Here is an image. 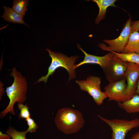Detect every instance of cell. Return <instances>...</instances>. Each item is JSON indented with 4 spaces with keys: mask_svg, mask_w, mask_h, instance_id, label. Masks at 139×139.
<instances>
[{
    "mask_svg": "<svg viewBox=\"0 0 139 139\" xmlns=\"http://www.w3.org/2000/svg\"><path fill=\"white\" fill-rule=\"evenodd\" d=\"M10 75L14 78V82L11 85L7 87L5 90L10 100L8 106L0 114V118H4L8 112L13 115L15 113L14 106L16 102L22 103L26 100L27 83L25 77L18 71L15 67H13Z\"/></svg>",
    "mask_w": 139,
    "mask_h": 139,
    "instance_id": "cell-1",
    "label": "cell"
},
{
    "mask_svg": "<svg viewBox=\"0 0 139 139\" xmlns=\"http://www.w3.org/2000/svg\"><path fill=\"white\" fill-rule=\"evenodd\" d=\"M55 123L59 130L68 135L79 131L83 127L85 121L81 112L65 107L58 110L55 118Z\"/></svg>",
    "mask_w": 139,
    "mask_h": 139,
    "instance_id": "cell-2",
    "label": "cell"
},
{
    "mask_svg": "<svg viewBox=\"0 0 139 139\" xmlns=\"http://www.w3.org/2000/svg\"><path fill=\"white\" fill-rule=\"evenodd\" d=\"M46 50L48 52L51 59V63L48 68L47 74L39 78L35 83L43 81L45 83L49 76L52 75L56 70L60 67L65 68L68 72L69 75L68 82L75 78L74 63L79 58V56L76 55L69 57L60 53L52 51L49 49Z\"/></svg>",
    "mask_w": 139,
    "mask_h": 139,
    "instance_id": "cell-3",
    "label": "cell"
},
{
    "mask_svg": "<svg viewBox=\"0 0 139 139\" xmlns=\"http://www.w3.org/2000/svg\"><path fill=\"white\" fill-rule=\"evenodd\" d=\"M98 117L110 127L112 139H125L128 133L139 126V119L128 120L121 119H108L98 115Z\"/></svg>",
    "mask_w": 139,
    "mask_h": 139,
    "instance_id": "cell-4",
    "label": "cell"
},
{
    "mask_svg": "<svg viewBox=\"0 0 139 139\" xmlns=\"http://www.w3.org/2000/svg\"><path fill=\"white\" fill-rule=\"evenodd\" d=\"M75 82L81 90L87 92L92 97L97 105H101L104 100L107 98L105 92L101 91L100 77L91 76L87 77L86 80H76Z\"/></svg>",
    "mask_w": 139,
    "mask_h": 139,
    "instance_id": "cell-5",
    "label": "cell"
},
{
    "mask_svg": "<svg viewBox=\"0 0 139 139\" xmlns=\"http://www.w3.org/2000/svg\"><path fill=\"white\" fill-rule=\"evenodd\" d=\"M131 18L127 20L119 36L113 40H103L108 46L103 43H100L99 46L105 51L111 50L118 53H121L126 45L131 34Z\"/></svg>",
    "mask_w": 139,
    "mask_h": 139,
    "instance_id": "cell-6",
    "label": "cell"
},
{
    "mask_svg": "<svg viewBox=\"0 0 139 139\" xmlns=\"http://www.w3.org/2000/svg\"><path fill=\"white\" fill-rule=\"evenodd\" d=\"M128 65L127 62L123 61L115 55L104 71L109 83L124 78Z\"/></svg>",
    "mask_w": 139,
    "mask_h": 139,
    "instance_id": "cell-7",
    "label": "cell"
},
{
    "mask_svg": "<svg viewBox=\"0 0 139 139\" xmlns=\"http://www.w3.org/2000/svg\"><path fill=\"white\" fill-rule=\"evenodd\" d=\"M127 86L124 77L119 80L109 83L104 88V92L109 101L122 102L127 100L126 93Z\"/></svg>",
    "mask_w": 139,
    "mask_h": 139,
    "instance_id": "cell-8",
    "label": "cell"
},
{
    "mask_svg": "<svg viewBox=\"0 0 139 139\" xmlns=\"http://www.w3.org/2000/svg\"><path fill=\"white\" fill-rule=\"evenodd\" d=\"M128 64L124 77L127 85L126 93L127 100L135 94L137 83L139 77V65L130 62H128Z\"/></svg>",
    "mask_w": 139,
    "mask_h": 139,
    "instance_id": "cell-9",
    "label": "cell"
},
{
    "mask_svg": "<svg viewBox=\"0 0 139 139\" xmlns=\"http://www.w3.org/2000/svg\"><path fill=\"white\" fill-rule=\"evenodd\" d=\"M78 48L81 50L84 54L85 56L83 60L78 64L75 65V68L85 64H97L101 67L103 72L115 56V54L111 51H109L104 56H99L87 53L79 45Z\"/></svg>",
    "mask_w": 139,
    "mask_h": 139,
    "instance_id": "cell-10",
    "label": "cell"
},
{
    "mask_svg": "<svg viewBox=\"0 0 139 139\" xmlns=\"http://www.w3.org/2000/svg\"><path fill=\"white\" fill-rule=\"evenodd\" d=\"M118 105L127 113L139 112V95L135 94L128 100L118 103Z\"/></svg>",
    "mask_w": 139,
    "mask_h": 139,
    "instance_id": "cell-11",
    "label": "cell"
},
{
    "mask_svg": "<svg viewBox=\"0 0 139 139\" xmlns=\"http://www.w3.org/2000/svg\"><path fill=\"white\" fill-rule=\"evenodd\" d=\"M116 0H93L99 8L98 14L95 19V23L99 24L102 20L105 18L107 10L108 7L111 6L117 7L115 4Z\"/></svg>",
    "mask_w": 139,
    "mask_h": 139,
    "instance_id": "cell-12",
    "label": "cell"
},
{
    "mask_svg": "<svg viewBox=\"0 0 139 139\" xmlns=\"http://www.w3.org/2000/svg\"><path fill=\"white\" fill-rule=\"evenodd\" d=\"M3 8L4 9V12L1 17L4 20L13 23L25 24L30 27L24 22L23 18L12 8L7 7L5 5L3 6Z\"/></svg>",
    "mask_w": 139,
    "mask_h": 139,
    "instance_id": "cell-13",
    "label": "cell"
},
{
    "mask_svg": "<svg viewBox=\"0 0 139 139\" xmlns=\"http://www.w3.org/2000/svg\"><path fill=\"white\" fill-rule=\"evenodd\" d=\"M130 52L139 54V33L138 31L130 34L128 42L121 53Z\"/></svg>",
    "mask_w": 139,
    "mask_h": 139,
    "instance_id": "cell-14",
    "label": "cell"
},
{
    "mask_svg": "<svg viewBox=\"0 0 139 139\" xmlns=\"http://www.w3.org/2000/svg\"><path fill=\"white\" fill-rule=\"evenodd\" d=\"M29 2L28 0H14L12 8L23 18L28 10Z\"/></svg>",
    "mask_w": 139,
    "mask_h": 139,
    "instance_id": "cell-15",
    "label": "cell"
},
{
    "mask_svg": "<svg viewBox=\"0 0 139 139\" xmlns=\"http://www.w3.org/2000/svg\"><path fill=\"white\" fill-rule=\"evenodd\" d=\"M108 51L113 52L116 56L124 61L133 63L139 65V53L134 52L119 53L111 50Z\"/></svg>",
    "mask_w": 139,
    "mask_h": 139,
    "instance_id": "cell-16",
    "label": "cell"
},
{
    "mask_svg": "<svg viewBox=\"0 0 139 139\" xmlns=\"http://www.w3.org/2000/svg\"><path fill=\"white\" fill-rule=\"evenodd\" d=\"M27 133L26 130L19 131L10 126L6 132V134L11 136L12 139H27L26 135Z\"/></svg>",
    "mask_w": 139,
    "mask_h": 139,
    "instance_id": "cell-17",
    "label": "cell"
},
{
    "mask_svg": "<svg viewBox=\"0 0 139 139\" xmlns=\"http://www.w3.org/2000/svg\"><path fill=\"white\" fill-rule=\"evenodd\" d=\"M18 107L20 110L19 115V118L26 119L30 117V114L29 110V108L28 106L27 103L23 105L21 103H18Z\"/></svg>",
    "mask_w": 139,
    "mask_h": 139,
    "instance_id": "cell-18",
    "label": "cell"
},
{
    "mask_svg": "<svg viewBox=\"0 0 139 139\" xmlns=\"http://www.w3.org/2000/svg\"><path fill=\"white\" fill-rule=\"evenodd\" d=\"M25 120L28 126V127L26 130L27 132L30 133L35 132L38 128V126L35 123L34 120L30 117L26 119Z\"/></svg>",
    "mask_w": 139,
    "mask_h": 139,
    "instance_id": "cell-19",
    "label": "cell"
},
{
    "mask_svg": "<svg viewBox=\"0 0 139 139\" xmlns=\"http://www.w3.org/2000/svg\"><path fill=\"white\" fill-rule=\"evenodd\" d=\"M131 34L134 32L139 31V20L133 21L131 23Z\"/></svg>",
    "mask_w": 139,
    "mask_h": 139,
    "instance_id": "cell-20",
    "label": "cell"
},
{
    "mask_svg": "<svg viewBox=\"0 0 139 139\" xmlns=\"http://www.w3.org/2000/svg\"><path fill=\"white\" fill-rule=\"evenodd\" d=\"M11 136L7 134H3L2 131H0V139H10Z\"/></svg>",
    "mask_w": 139,
    "mask_h": 139,
    "instance_id": "cell-21",
    "label": "cell"
},
{
    "mask_svg": "<svg viewBox=\"0 0 139 139\" xmlns=\"http://www.w3.org/2000/svg\"><path fill=\"white\" fill-rule=\"evenodd\" d=\"M129 139H139V131L134 133Z\"/></svg>",
    "mask_w": 139,
    "mask_h": 139,
    "instance_id": "cell-22",
    "label": "cell"
},
{
    "mask_svg": "<svg viewBox=\"0 0 139 139\" xmlns=\"http://www.w3.org/2000/svg\"><path fill=\"white\" fill-rule=\"evenodd\" d=\"M135 94L139 95V77L137 83L136 89L135 92Z\"/></svg>",
    "mask_w": 139,
    "mask_h": 139,
    "instance_id": "cell-23",
    "label": "cell"
},
{
    "mask_svg": "<svg viewBox=\"0 0 139 139\" xmlns=\"http://www.w3.org/2000/svg\"><path fill=\"white\" fill-rule=\"evenodd\" d=\"M66 139H72L71 138H70Z\"/></svg>",
    "mask_w": 139,
    "mask_h": 139,
    "instance_id": "cell-24",
    "label": "cell"
},
{
    "mask_svg": "<svg viewBox=\"0 0 139 139\" xmlns=\"http://www.w3.org/2000/svg\"><path fill=\"white\" fill-rule=\"evenodd\" d=\"M58 139V138H57V139Z\"/></svg>",
    "mask_w": 139,
    "mask_h": 139,
    "instance_id": "cell-25",
    "label": "cell"
}]
</instances>
